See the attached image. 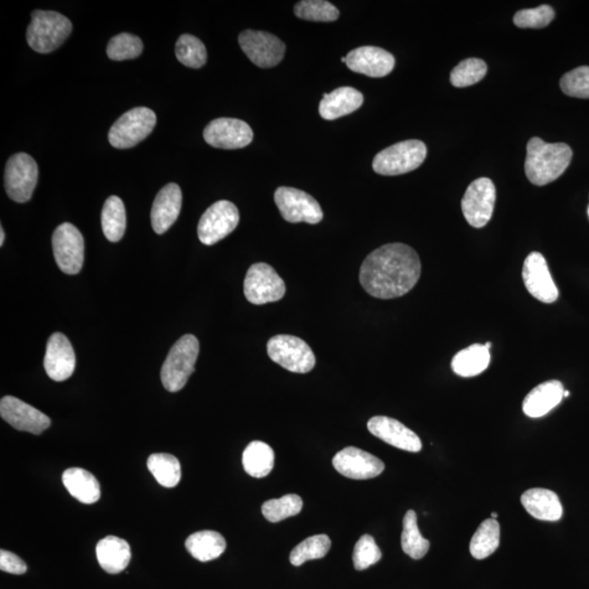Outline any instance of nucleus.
I'll return each mask as SVG.
<instances>
[{
  "mask_svg": "<svg viewBox=\"0 0 589 589\" xmlns=\"http://www.w3.org/2000/svg\"><path fill=\"white\" fill-rule=\"evenodd\" d=\"M421 274L418 253L401 242L387 244L372 251L360 267L361 286L370 296L394 299L416 286Z\"/></svg>",
  "mask_w": 589,
  "mask_h": 589,
  "instance_id": "1",
  "label": "nucleus"
},
{
  "mask_svg": "<svg viewBox=\"0 0 589 589\" xmlns=\"http://www.w3.org/2000/svg\"><path fill=\"white\" fill-rule=\"evenodd\" d=\"M573 157L566 143H547L540 138H531L527 143L525 173L535 186H546L566 172Z\"/></svg>",
  "mask_w": 589,
  "mask_h": 589,
  "instance_id": "2",
  "label": "nucleus"
},
{
  "mask_svg": "<svg viewBox=\"0 0 589 589\" xmlns=\"http://www.w3.org/2000/svg\"><path fill=\"white\" fill-rule=\"evenodd\" d=\"M199 340L193 334L184 335L170 349L162 370V384L169 392H179L195 372L199 356Z\"/></svg>",
  "mask_w": 589,
  "mask_h": 589,
  "instance_id": "3",
  "label": "nucleus"
},
{
  "mask_svg": "<svg viewBox=\"0 0 589 589\" xmlns=\"http://www.w3.org/2000/svg\"><path fill=\"white\" fill-rule=\"evenodd\" d=\"M72 23L65 15L56 12L35 10L32 13L27 41L31 49L48 54L59 48L69 38Z\"/></svg>",
  "mask_w": 589,
  "mask_h": 589,
  "instance_id": "4",
  "label": "nucleus"
},
{
  "mask_svg": "<svg viewBox=\"0 0 589 589\" xmlns=\"http://www.w3.org/2000/svg\"><path fill=\"white\" fill-rule=\"evenodd\" d=\"M426 144L420 140H406L393 144L376 155L372 168L376 174L397 176L412 172L425 162Z\"/></svg>",
  "mask_w": 589,
  "mask_h": 589,
  "instance_id": "5",
  "label": "nucleus"
},
{
  "mask_svg": "<svg viewBox=\"0 0 589 589\" xmlns=\"http://www.w3.org/2000/svg\"><path fill=\"white\" fill-rule=\"evenodd\" d=\"M268 358L294 374H308L316 366V358L304 340L293 335H276L267 345Z\"/></svg>",
  "mask_w": 589,
  "mask_h": 589,
  "instance_id": "6",
  "label": "nucleus"
},
{
  "mask_svg": "<svg viewBox=\"0 0 589 589\" xmlns=\"http://www.w3.org/2000/svg\"><path fill=\"white\" fill-rule=\"evenodd\" d=\"M157 125V115L148 107H136L113 123L108 141L116 149H131L144 140Z\"/></svg>",
  "mask_w": 589,
  "mask_h": 589,
  "instance_id": "7",
  "label": "nucleus"
},
{
  "mask_svg": "<svg viewBox=\"0 0 589 589\" xmlns=\"http://www.w3.org/2000/svg\"><path fill=\"white\" fill-rule=\"evenodd\" d=\"M38 179V164L31 155L17 153L8 159L5 169V188L9 198L15 203H28L32 198Z\"/></svg>",
  "mask_w": 589,
  "mask_h": 589,
  "instance_id": "8",
  "label": "nucleus"
},
{
  "mask_svg": "<svg viewBox=\"0 0 589 589\" xmlns=\"http://www.w3.org/2000/svg\"><path fill=\"white\" fill-rule=\"evenodd\" d=\"M244 293L248 302L266 304L281 301L285 296L286 286L271 266L256 263L246 274Z\"/></svg>",
  "mask_w": 589,
  "mask_h": 589,
  "instance_id": "9",
  "label": "nucleus"
},
{
  "mask_svg": "<svg viewBox=\"0 0 589 589\" xmlns=\"http://www.w3.org/2000/svg\"><path fill=\"white\" fill-rule=\"evenodd\" d=\"M274 201L282 218L289 223L318 224L323 220V211L313 196L292 187L277 188Z\"/></svg>",
  "mask_w": 589,
  "mask_h": 589,
  "instance_id": "10",
  "label": "nucleus"
},
{
  "mask_svg": "<svg viewBox=\"0 0 589 589\" xmlns=\"http://www.w3.org/2000/svg\"><path fill=\"white\" fill-rule=\"evenodd\" d=\"M239 223L240 212L236 205L230 201H218L201 216L198 225L199 240L206 246L218 244L231 234Z\"/></svg>",
  "mask_w": 589,
  "mask_h": 589,
  "instance_id": "11",
  "label": "nucleus"
},
{
  "mask_svg": "<svg viewBox=\"0 0 589 589\" xmlns=\"http://www.w3.org/2000/svg\"><path fill=\"white\" fill-rule=\"evenodd\" d=\"M497 190L493 180L478 178L468 186L462 200V211L467 223L482 229L493 218Z\"/></svg>",
  "mask_w": 589,
  "mask_h": 589,
  "instance_id": "12",
  "label": "nucleus"
},
{
  "mask_svg": "<svg viewBox=\"0 0 589 589\" xmlns=\"http://www.w3.org/2000/svg\"><path fill=\"white\" fill-rule=\"evenodd\" d=\"M51 244L55 261L61 271L69 276L81 271L85 262V240L75 225L63 223L57 227Z\"/></svg>",
  "mask_w": 589,
  "mask_h": 589,
  "instance_id": "13",
  "label": "nucleus"
},
{
  "mask_svg": "<svg viewBox=\"0 0 589 589\" xmlns=\"http://www.w3.org/2000/svg\"><path fill=\"white\" fill-rule=\"evenodd\" d=\"M239 42L242 51L260 68H272L281 63L286 46L277 36L263 31L246 30Z\"/></svg>",
  "mask_w": 589,
  "mask_h": 589,
  "instance_id": "14",
  "label": "nucleus"
},
{
  "mask_svg": "<svg viewBox=\"0 0 589 589\" xmlns=\"http://www.w3.org/2000/svg\"><path fill=\"white\" fill-rule=\"evenodd\" d=\"M204 138L211 147L235 150L249 146L252 142L253 131L244 121L236 118H218L205 127Z\"/></svg>",
  "mask_w": 589,
  "mask_h": 589,
  "instance_id": "15",
  "label": "nucleus"
},
{
  "mask_svg": "<svg viewBox=\"0 0 589 589\" xmlns=\"http://www.w3.org/2000/svg\"><path fill=\"white\" fill-rule=\"evenodd\" d=\"M521 276L527 291L537 301L552 304L559 298V291L540 252H531L527 256Z\"/></svg>",
  "mask_w": 589,
  "mask_h": 589,
  "instance_id": "16",
  "label": "nucleus"
},
{
  "mask_svg": "<svg viewBox=\"0 0 589 589\" xmlns=\"http://www.w3.org/2000/svg\"><path fill=\"white\" fill-rule=\"evenodd\" d=\"M0 415L10 426L20 431L41 435L50 426L49 416L14 396H5L0 402Z\"/></svg>",
  "mask_w": 589,
  "mask_h": 589,
  "instance_id": "17",
  "label": "nucleus"
},
{
  "mask_svg": "<svg viewBox=\"0 0 589 589\" xmlns=\"http://www.w3.org/2000/svg\"><path fill=\"white\" fill-rule=\"evenodd\" d=\"M332 463L340 475L356 480L375 478L385 470L380 458L355 447L345 448L337 453Z\"/></svg>",
  "mask_w": 589,
  "mask_h": 589,
  "instance_id": "18",
  "label": "nucleus"
},
{
  "mask_svg": "<svg viewBox=\"0 0 589 589\" xmlns=\"http://www.w3.org/2000/svg\"><path fill=\"white\" fill-rule=\"evenodd\" d=\"M351 71L372 77H385L394 69L395 59L389 51L376 46H361L346 56Z\"/></svg>",
  "mask_w": 589,
  "mask_h": 589,
  "instance_id": "19",
  "label": "nucleus"
},
{
  "mask_svg": "<svg viewBox=\"0 0 589 589\" xmlns=\"http://www.w3.org/2000/svg\"><path fill=\"white\" fill-rule=\"evenodd\" d=\"M46 374L51 380L69 379L76 369L75 350L63 333H54L49 340L44 358Z\"/></svg>",
  "mask_w": 589,
  "mask_h": 589,
  "instance_id": "20",
  "label": "nucleus"
},
{
  "mask_svg": "<svg viewBox=\"0 0 589 589\" xmlns=\"http://www.w3.org/2000/svg\"><path fill=\"white\" fill-rule=\"evenodd\" d=\"M367 427L372 435L392 447L412 453L420 452L422 448L420 437L394 418L372 417Z\"/></svg>",
  "mask_w": 589,
  "mask_h": 589,
  "instance_id": "21",
  "label": "nucleus"
},
{
  "mask_svg": "<svg viewBox=\"0 0 589 589\" xmlns=\"http://www.w3.org/2000/svg\"><path fill=\"white\" fill-rule=\"evenodd\" d=\"M182 204L183 194L178 185L168 184L159 190L151 211L152 227L157 234H164L174 225L182 210Z\"/></svg>",
  "mask_w": 589,
  "mask_h": 589,
  "instance_id": "22",
  "label": "nucleus"
},
{
  "mask_svg": "<svg viewBox=\"0 0 589 589\" xmlns=\"http://www.w3.org/2000/svg\"><path fill=\"white\" fill-rule=\"evenodd\" d=\"M364 95L350 86H342L331 93H324L320 102L319 113L325 121H334L349 115L363 105Z\"/></svg>",
  "mask_w": 589,
  "mask_h": 589,
  "instance_id": "23",
  "label": "nucleus"
},
{
  "mask_svg": "<svg viewBox=\"0 0 589 589\" xmlns=\"http://www.w3.org/2000/svg\"><path fill=\"white\" fill-rule=\"evenodd\" d=\"M563 387L560 381L551 380L536 386L526 395L523 412L530 418H539L548 414L560 404L563 399Z\"/></svg>",
  "mask_w": 589,
  "mask_h": 589,
  "instance_id": "24",
  "label": "nucleus"
},
{
  "mask_svg": "<svg viewBox=\"0 0 589 589\" xmlns=\"http://www.w3.org/2000/svg\"><path fill=\"white\" fill-rule=\"evenodd\" d=\"M521 503L537 520L556 521L562 518V504L554 491L542 488L527 490L521 494Z\"/></svg>",
  "mask_w": 589,
  "mask_h": 589,
  "instance_id": "25",
  "label": "nucleus"
},
{
  "mask_svg": "<svg viewBox=\"0 0 589 589\" xmlns=\"http://www.w3.org/2000/svg\"><path fill=\"white\" fill-rule=\"evenodd\" d=\"M97 561L101 567L110 575L126 570L131 559V546L126 540L116 536H107L98 541L96 546Z\"/></svg>",
  "mask_w": 589,
  "mask_h": 589,
  "instance_id": "26",
  "label": "nucleus"
},
{
  "mask_svg": "<svg viewBox=\"0 0 589 589\" xmlns=\"http://www.w3.org/2000/svg\"><path fill=\"white\" fill-rule=\"evenodd\" d=\"M63 483L72 497L81 503L92 504L101 498V485L95 475L84 468H68L63 475Z\"/></svg>",
  "mask_w": 589,
  "mask_h": 589,
  "instance_id": "27",
  "label": "nucleus"
},
{
  "mask_svg": "<svg viewBox=\"0 0 589 589\" xmlns=\"http://www.w3.org/2000/svg\"><path fill=\"white\" fill-rule=\"evenodd\" d=\"M186 548L195 559L208 562L224 554L226 540L218 531L201 530L188 537Z\"/></svg>",
  "mask_w": 589,
  "mask_h": 589,
  "instance_id": "28",
  "label": "nucleus"
},
{
  "mask_svg": "<svg viewBox=\"0 0 589 589\" xmlns=\"http://www.w3.org/2000/svg\"><path fill=\"white\" fill-rule=\"evenodd\" d=\"M489 364L490 351L487 345L474 344L454 356L452 369L458 376L470 378L483 374Z\"/></svg>",
  "mask_w": 589,
  "mask_h": 589,
  "instance_id": "29",
  "label": "nucleus"
},
{
  "mask_svg": "<svg viewBox=\"0 0 589 589\" xmlns=\"http://www.w3.org/2000/svg\"><path fill=\"white\" fill-rule=\"evenodd\" d=\"M274 459L276 456L268 444L253 441L242 454V467L251 477L263 478L272 472Z\"/></svg>",
  "mask_w": 589,
  "mask_h": 589,
  "instance_id": "30",
  "label": "nucleus"
},
{
  "mask_svg": "<svg viewBox=\"0 0 589 589\" xmlns=\"http://www.w3.org/2000/svg\"><path fill=\"white\" fill-rule=\"evenodd\" d=\"M126 226V209L122 200L116 195L110 196L103 206V232L108 240L118 242L125 235Z\"/></svg>",
  "mask_w": 589,
  "mask_h": 589,
  "instance_id": "31",
  "label": "nucleus"
},
{
  "mask_svg": "<svg viewBox=\"0 0 589 589\" xmlns=\"http://www.w3.org/2000/svg\"><path fill=\"white\" fill-rule=\"evenodd\" d=\"M499 544L500 525L498 521L494 519L485 520L470 540V554L475 559H485L498 549Z\"/></svg>",
  "mask_w": 589,
  "mask_h": 589,
  "instance_id": "32",
  "label": "nucleus"
},
{
  "mask_svg": "<svg viewBox=\"0 0 589 589\" xmlns=\"http://www.w3.org/2000/svg\"><path fill=\"white\" fill-rule=\"evenodd\" d=\"M148 468L163 487L174 488L182 478V467L177 458L168 453L152 454L148 458Z\"/></svg>",
  "mask_w": 589,
  "mask_h": 589,
  "instance_id": "33",
  "label": "nucleus"
},
{
  "mask_svg": "<svg viewBox=\"0 0 589 589\" xmlns=\"http://www.w3.org/2000/svg\"><path fill=\"white\" fill-rule=\"evenodd\" d=\"M402 548L414 560L422 559L430 548V542L423 539L418 529L417 514L412 510L407 511L403 520Z\"/></svg>",
  "mask_w": 589,
  "mask_h": 589,
  "instance_id": "34",
  "label": "nucleus"
},
{
  "mask_svg": "<svg viewBox=\"0 0 589 589\" xmlns=\"http://www.w3.org/2000/svg\"><path fill=\"white\" fill-rule=\"evenodd\" d=\"M330 548L331 539L328 535H314L294 547L289 560L294 566H301L307 561L322 559L328 555Z\"/></svg>",
  "mask_w": 589,
  "mask_h": 589,
  "instance_id": "35",
  "label": "nucleus"
},
{
  "mask_svg": "<svg viewBox=\"0 0 589 589\" xmlns=\"http://www.w3.org/2000/svg\"><path fill=\"white\" fill-rule=\"evenodd\" d=\"M176 57L189 68L198 69L208 59L205 46L198 38L191 34H183L176 43Z\"/></svg>",
  "mask_w": 589,
  "mask_h": 589,
  "instance_id": "36",
  "label": "nucleus"
},
{
  "mask_svg": "<svg viewBox=\"0 0 589 589\" xmlns=\"http://www.w3.org/2000/svg\"><path fill=\"white\" fill-rule=\"evenodd\" d=\"M303 499L297 494H286L280 499L267 501L262 505V514L271 523H278L302 512Z\"/></svg>",
  "mask_w": 589,
  "mask_h": 589,
  "instance_id": "37",
  "label": "nucleus"
},
{
  "mask_svg": "<svg viewBox=\"0 0 589 589\" xmlns=\"http://www.w3.org/2000/svg\"><path fill=\"white\" fill-rule=\"evenodd\" d=\"M294 14L303 20L317 23H332L340 17L339 9L324 0H303L296 4Z\"/></svg>",
  "mask_w": 589,
  "mask_h": 589,
  "instance_id": "38",
  "label": "nucleus"
},
{
  "mask_svg": "<svg viewBox=\"0 0 589 589\" xmlns=\"http://www.w3.org/2000/svg\"><path fill=\"white\" fill-rule=\"evenodd\" d=\"M487 70L488 66L483 59H465L452 70L451 84L457 87L476 85L484 79Z\"/></svg>",
  "mask_w": 589,
  "mask_h": 589,
  "instance_id": "39",
  "label": "nucleus"
},
{
  "mask_svg": "<svg viewBox=\"0 0 589 589\" xmlns=\"http://www.w3.org/2000/svg\"><path fill=\"white\" fill-rule=\"evenodd\" d=\"M143 51V43L140 38L131 33H121L110 41L107 45V55L113 60L122 61L134 59Z\"/></svg>",
  "mask_w": 589,
  "mask_h": 589,
  "instance_id": "40",
  "label": "nucleus"
},
{
  "mask_svg": "<svg viewBox=\"0 0 589 589\" xmlns=\"http://www.w3.org/2000/svg\"><path fill=\"white\" fill-rule=\"evenodd\" d=\"M554 8L548 5L534 9H523L514 15V24L521 29H541L549 25L555 19Z\"/></svg>",
  "mask_w": 589,
  "mask_h": 589,
  "instance_id": "41",
  "label": "nucleus"
},
{
  "mask_svg": "<svg viewBox=\"0 0 589 589\" xmlns=\"http://www.w3.org/2000/svg\"><path fill=\"white\" fill-rule=\"evenodd\" d=\"M560 87L567 96L589 98V67L581 66L561 77Z\"/></svg>",
  "mask_w": 589,
  "mask_h": 589,
  "instance_id": "42",
  "label": "nucleus"
},
{
  "mask_svg": "<svg viewBox=\"0 0 589 589\" xmlns=\"http://www.w3.org/2000/svg\"><path fill=\"white\" fill-rule=\"evenodd\" d=\"M382 557V552L378 545L370 535L360 537L354 548L353 561L356 570L364 571L366 568L376 565Z\"/></svg>",
  "mask_w": 589,
  "mask_h": 589,
  "instance_id": "43",
  "label": "nucleus"
},
{
  "mask_svg": "<svg viewBox=\"0 0 589 589\" xmlns=\"http://www.w3.org/2000/svg\"><path fill=\"white\" fill-rule=\"evenodd\" d=\"M0 568L4 572L15 575H23L28 571V566L23 559L13 552L4 549L0 551Z\"/></svg>",
  "mask_w": 589,
  "mask_h": 589,
  "instance_id": "44",
  "label": "nucleus"
},
{
  "mask_svg": "<svg viewBox=\"0 0 589 589\" xmlns=\"http://www.w3.org/2000/svg\"><path fill=\"white\" fill-rule=\"evenodd\" d=\"M5 242V231L2 227V230H0V246H4Z\"/></svg>",
  "mask_w": 589,
  "mask_h": 589,
  "instance_id": "45",
  "label": "nucleus"
},
{
  "mask_svg": "<svg viewBox=\"0 0 589 589\" xmlns=\"http://www.w3.org/2000/svg\"><path fill=\"white\" fill-rule=\"evenodd\" d=\"M497 518H498V514H497V513L494 512L493 514H491V519L495 520V519H497Z\"/></svg>",
  "mask_w": 589,
  "mask_h": 589,
  "instance_id": "46",
  "label": "nucleus"
},
{
  "mask_svg": "<svg viewBox=\"0 0 589 589\" xmlns=\"http://www.w3.org/2000/svg\"><path fill=\"white\" fill-rule=\"evenodd\" d=\"M568 395H570V392L565 391V393H563V397H565V396L567 397Z\"/></svg>",
  "mask_w": 589,
  "mask_h": 589,
  "instance_id": "47",
  "label": "nucleus"
},
{
  "mask_svg": "<svg viewBox=\"0 0 589 589\" xmlns=\"http://www.w3.org/2000/svg\"><path fill=\"white\" fill-rule=\"evenodd\" d=\"M340 60H342V63H346V57H342V59H340Z\"/></svg>",
  "mask_w": 589,
  "mask_h": 589,
  "instance_id": "48",
  "label": "nucleus"
},
{
  "mask_svg": "<svg viewBox=\"0 0 589 589\" xmlns=\"http://www.w3.org/2000/svg\"><path fill=\"white\" fill-rule=\"evenodd\" d=\"M588 218H589V206H588Z\"/></svg>",
  "mask_w": 589,
  "mask_h": 589,
  "instance_id": "49",
  "label": "nucleus"
}]
</instances>
